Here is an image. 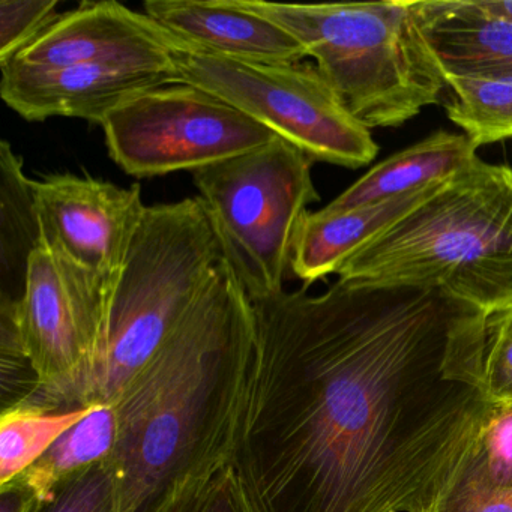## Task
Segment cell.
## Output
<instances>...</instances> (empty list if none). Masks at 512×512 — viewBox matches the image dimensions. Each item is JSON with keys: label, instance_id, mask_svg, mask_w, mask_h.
<instances>
[{"label": "cell", "instance_id": "obj_1", "mask_svg": "<svg viewBox=\"0 0 512 512\" xmlns=\"http://www.w3.org/2000/svg\"><path fill=\"white\" fill-rule=\"evenodd\" d=\"M253 305L232 464L259 512H442L496 406L487 314L440 289L340 280Z\"/></svg>", "mask_w": 512, "mask_h": 512}, {"label": "cell", "instance_id": "obj_2", "mask_svg": "<svg viewBox=\"0 0 512 512\" xmlns=\"http://www.w3.org/2000/svg\"><path fill=\"white\" fill-rule=\"evenodd\" d=\"M253 301L221 259L196 304L113 404L122 512H181L227 466L256 346Z\"/></svg>", "mask_w": 512, "mask_h": 512}, {"label": "cell", "instance_id": "obj_3", "mask_svg": "<svg viewBox=\"0 0 512 512\" xmlns=\"http://www.w3.org/2000/svg\"><path fill=\"white\" fill-rule=\"evenodd\" d=\"M337 275L440 289L488 317L512 308V167L476 158L358 248Z\"/></svg>", "mask_w": 512, "mask_h": 512}, {"label": "cell", "instance_id": "obj_4", "mask_svg": "<svg viewBox=\"0 0 512 512\" xmlns=\"http://www.w3.org/2000/svg\"><path fill=\"white\" fill-rule=\"evenodd\" d=\"M304 47L343 106L368 130L400 127L448 89L412 2L274 4L242 0Z\"/></svg>", "mask_w": 512, "mask_h": 512}, {"label": "cell", "instance_id": "obj_5", "mask_svg": "<svg viewBox=\"0 0 512 512\" xmlns=\"http://www.w3.org/2000/svg\"><path fill=\"white\" fill-rule=\"evenodd\" d=\"M221 259L199 197L148 206L110 301L106 347L86 407L116 403L196 304Z\"/></svg>", "mask_w": 512, "mask_h": 512}, {"label": "cell", "instance_id": "obj_6", "mask_svg": "<svg viewBox=\"0 0 512 512\" xmlns=\"http://www.w3.org/2000/svg\"><path fill=\"white\" fill-rule=\"evenodd\" d=\"M313 163L301 149L275 137L193 173L223 259L253 302L284 292L308 205L320 200Z\"/></svg>", "mask_w": 512, "mask_h": 512}, {"label": "cell", "instance_id": "obj_7", "mask_svg": "<svg viewBox=\"0 0 512 512\" xmlns=\"http://www.w3.org/2000/svg\"><path fill=\"white\" fill-rule=\"evenodd\" d=\"M173 62L179 82L215 95L313 161L361 169L379 154L370 130L343 106L316 65L233 61L184 41Z\"/></svg>", "mask_w": 512, "mask_h": 512}, {"label": "cell", "instance_id": "obj_8", "mask_svg": "<svg viewBox=\"0 0 512 512\" xmlns=\"http://www.w3.org/2000/svg\"><path fill=\"white\" fill-rule=\"evenodd\" d=\"M113 292L44 244L32 253L14 316L38 388L17 404L46 412L85 409L106 347Z\"/></svg>", "mask_w": 512, "mask_h": 512}, {"label": "cell", "instance_id": "obj_9", "mask_svg": "<svg viewBox=\"0 0 512 512\" xmlns=\"http://www.w3.org/2000/svg\"><path fill=\"white\" fill-rule=\"evenodd\" d=\"M110 158L134 178L197 172L275 139L220 98L187 83L152 89L101 125Z\"/></svg>", "mask_w": 512, "mask_h": 512}, {"label": "cell", "instance_id": "obj_10", "mask_svg": "<svg viewBox=\"0 0 512 512\" xmlns=\"http://www.w3.org/2000/svg\"><path fill=\"white\" fill-rule=\"evenodd\" d=\"M34 191L41 244L115 289L148 209L140 185L59 173Z\"/></svg>", "mask_w": 512, "mask_h": 512}, {"label": "cell", "instance_id": "obj_11", "mask_svg": "<svg viewBox=\"0 0 512 512\" xmlns=\"http://www.w3.org/2000/svg\"><path fill=\"white\" fill-rule=\"evenodd\" d=\"M175 83H181L175 64L0 65V97L26 121L62 116L103 125L133 98Z\"/></svg>", "mask_w": 512, "mask_h": 512}, {"label": "cell", "instance_id": "obj_12", "mask_svg": "<svg viewBox=\"0 0 512 512\" xmlns=\"http://www.w3.org/2000/svg\"><path fill=\"white\" fill-rule=\"evenodd\" d=\"M181 43L146 13H136L112 0L85 2L77 10L56 17L10 62L40 68L173 65V52Z\"/></svg>", "mask_w": 512, "mask_h": 512}, {"label": "cell", "instance_id": "obj_13", "mask_svg": "<svg viewBox=\"0 0 512 512\" xmlns=\"http://www.w3.org/2000/svg\"><path fill=\"white\" fill-rule=\"evenodd\" d=\"M146 14L187 46L250 64H299L304 47L242 0H148Z\"/></svg>", "mask_w": 512, "mask_h": 512}, {"label": "cell", "instance_id": "obj_14", "mask_svg": "<svg viewBox=\"0 0 512 512\" xmlns=\"http://www.w3.org/2000/svg\"><path fill=\"white\" fill-rule=\"evenodd\" d=\"M416 23L446 77L512 73V20L481 0L412 2Z\"/></svg>", "mask_w": 512, "mask_h": 512}, {"label": "cell", "instance_id": "obj_15", "mask_svg": "<svg viewBox=\"0 0 512 512\" xmlns=\"http://www.w3.org/2000/svg\"><path fill=\"white\" fill-rule=\"evenodd\" d=\"M440 184L349 211L308 212L293 250V274L304 281L305 287L329 274H337L358 248L424 202Z\"/></svg>", "mask_w": 512, "mask_h": 512}, {"label": "cell", "instance_id": "obj_16", "mask_svg": "<svg viewBox=\"0 0 512 512\" xmlns=\"http://www.w3.org/2000/svg\"><path fill=\"white\" fill-rule=\"evenodd\" d=\"M476 149L466 134L436 131L368 170L323 209L349 211L433 187L475 161Z\"/></svg>", "mask_w": 512, "mask_h": 512}, {"label": "cell", "instance_id": "obj_17", "mask_svg": "<svg viewBox=\"0 0 512 512\" xmlns=\"http://www.w3.org/2000/svg\"><path fill=\"white\" fill-rule=\"evenodd\" d=\"M40 244L34 181L23 172L22 158L4 140L0 145V301L19 304L29 259Z\"/></svg>", "mask_w": 512, "mask_h": 512}, {"label": "cell", "instance_id": "obj_18", "mask_svg": "<svg viewBox=\"0 0 512 512\" xmlns=\"http://www.w3.org/2000/svg\"><path fill=\"white\" fill-rule=\"evenodd\" d=\"M118 416L113 406H95L79 424L65 431L43 457L16 481L49 500L56 488L92 464L107 460L115 451Z\"/></svg>", "mask_w": 512, "mask_h": 512}, {"label": "cell", "instance_id": "obj_19", "mask_svg": "<svg viewBox=\"0 0 512 512\" xmlns=\"http://www.w3.org/2000/svg\"><path fill=\"white\" fill-rule=\"evenodd\" d=\"M445 80L446 115L478 148L512 139V73Z\"/></svg>", "mask_w": 512, "mask_h": 512}, {"label": "cell", "instance_id": "obj_20", "mask_svg": "<svg viewBox=\"0 0 512 512\" xmlns=\"http://www.w3.org/2000/svg\"><path fill=\"white\" fill-rule=\"evenodd\" d=\"M94 407L70 412H46L26 404H14L2 409L0 485L13 481L29 469L65 431L79 424Z\"/></svg>", "mask_w": 512, "mask_h": 512}, {"label": "cell", "instance_id": "obj_21", "mask_svg": "<svg viewBox=\"0 0 512 512\" xmlns=\"http://www.w3.org/2000/svg\"><path fill=\"white\" fill-rule=\"evenodd\" d=\"M503 491H512V403L494 406L475 461L451 499L458 494Z\"/></svg>", "mask_w": 512, "mask_h": 512}, {"label": "cell", "instance_id": "obj_22", "mask_svg": "<svg viewBox=\"0 0 512 512\" xmlns=\"http://www.w3.org/2000/svg\"><path fill=\"white\" fill-rule=\"evenodd\" d=\"M40 512H122L119 479L109 458L62 482Z\"/></svg>", "mask_w": 512, "mask_h": 512}, {"label": "cell", "instance_id": "obj_23", "mask_svg": "<svg viewBox=\"0 0 512 512\" xmlns=\"http://www.w3.org/2000/svg\"><path fill=\"white\" fill-rule=\"evenodd\" d=\"M58 0H0V65L16 58L55 22Z\"/></svg>", "mask_w": 512, "mask_h": 512}, {"label": "cell", "instance_id": "obj_24", "mask_svg": "<svg viewBox=\"0 0 512 512\" xmlns=\"http://www.w3.org/2000/svg\"><path fill=\"white\" fill-rule=\"evenodd\" d=\"M484 389L491 403H512V308L488 317Z\"/></svg>", "mask_w": 512, "mask_h": 512}, {"label": "cell", "instance_id": "obj_25", "mask_svg": "<svg viewBox=\"0 0 512 512\" xmlns=\"http://www.w3.org/2000/svg\"><path fill=\"white\" fill-rule=\"evenodd\" d=\"M181 512H259L235 467L221 470Z\"/></svg>", "mask_w": 512, "mask_h": 512}, {"label": "cell", "instance_id": "obj_26", "mask_svg": "<svg viewBox=\"0 0 512 512\" xmlns=\"http://www.w3.org/2000/svg\"><path fill=\"white\" fill-rule=\"evenodd\" d=\"M443 512H512V491L458 494Z\"/></svg>", "mask_w": 512, "mask_h": 512}, {"label": "cell", "instance_id": "obj_27", "mask_svg": "<svg viewBox=\"0 0 512 512\" xmlns=\"http://www.w3.org/2000/svg\"><path fill=\"white\" fill-rule=\"evenodd\" d=\"M44 502L16 479L0 485V512H40Z\"/></svg>", "mask_w": 512, "mask_h": 512}, {"label": "cell", "instance_id": "obj_28", "mask_svg": "<svg viewBox=\"0 0 512 512\" xmlns=\"http://www.w3.org/2000/svg\"><path fill=\"white\" fill-rule=\"evenodd\" d=\"M482 5L493 13L512 20V0H481Z\"/></svg>", "mask_w": 512, "mask_h": 512}]
</instances>
